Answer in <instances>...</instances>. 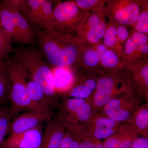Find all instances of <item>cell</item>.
Wrapping results in <instances>:
<instances>
[{"instance_id":"obj_5","label":"cell","mask_w":148,"mask_h":148,"mask_svg":"<svg viewBox=\"0 0 148 148\" xmlns=\"http://www.w3.org/2000/svg\"><path fill=\"white\" fill-rule=\"evenodd\" d=\"M6 62L11 81L9 99L11 106L9 108L10 112L13 116L26 110L36 112L28 95L27 71L13 55Z\"/></svg>"},{"instance_id":"obj_4","label":"cell","mask_w":148,"mask_h":148,"mask_svg":"<svg viewBox=\"0 0 148 148\" xmlns=\"http://www.w3.org/2000/svg\"><path fill=\"white\" fill-rule=\"evenodd\" d=\"M56 119L80 139L85 136L86 122L97 112L88 99L69 98L60 103Z\"/></svg>"},{"instance_id":"obj_3","label":"cell","mask_w":148,"mask_h":148,"mask_svg":"<svg viewBox=\"0 0 148 148\" xmlns=\"http://www.w3.org/2000/svg\"><path fill=\"white\" fill-rule=\"evenodd\" d=\"M138 94L126 67L104 73L96 83L95 91L89 100L98 112L111 99L125 94Z\"/></svg>"},{"instance_id":"obj_11","label":"cell","mask_w":148,"mask_h":148,"mask_svg":"<svg viewBox=\"0 0 148 148\" xmlns=\"http://www.w3.org/2000/svg\"><path fill=\"white\" fill-rule=\"evenodd\" d=\"M7 1L12 11L15 25L16 35L13 43L32 45L36 41L34 29L18 11L15 0Z\"/></svg>"},{"instance_id":"obj_40","label":"cell","mask_w":148,"mask_h":148,"mask_svg":"<svg viewBox=\"0 0 148 148\" xmlns=\"http://www.w3.org/2000/svg\"><path fill=\"white\" fill-rule=\"evenodd\" d=\"M4 102H3V101H0V106H1V105H2V104Z\"/></svg>"},{"instance_id":"obj_21","label":"cell","mask_w":148,"mask_h":148,"mask_svg":"<svg viewBox=\"0 0 148 148\" xmlns=\"http://www.w3.org/2000/svg\"><path fill=\"white\" fill-rule=\"evenodd\" d=\"M56 1L46 0L31 25L34 29L45 30L50 20Z\"/></svg>"},{"instance_id":"obj_7","label":"cell","mask_w":148,"mask_h":148,"mask_svg":"<svg viewBox=\"0 0 148 148\" xmlns=\"http://www.w3.org/2000/svg\"><path fill=\"white\" fill-rule=\"evenodd\" d=\"M141 1L114 0L106 1L104 13L110 22L123 26L135 24L140 12Z\"/></svg>"},{"instance_id":"obj_8","label":"cell","mask_w":148,"mask_h":148,"mask_svg":"<svg viewBox=\"0 0 148 148\" xmlns=\"http://www.w3.org/2000/svg\"><path fill=\"white\" fill-rule=\"evenodd\" d=\"M142 98L138 94L121 95L111 99L99 112L116 122L126 123L141 105Z\"/></svg>"},{"instance_id":"obj_2","label":"cell","mask_w":148,"mask_h":148,"mask_svg":"<svg viewBox=\"0 0 148 148\" xmlns=\"http://www.w3.org/2000/svg\"><path fill=\"white\" fill-rule=\"evenodd\" d=\"M14 56L27 71L28 77L42 90L50 108L59 107L53 72L42 53L31 46L14 49Z\"/></svg>"},{"instance_id":"obj_13","label":"cell","mask_w":148,"mask_h":148,"mask_svg":"<svg viewBox=\"0 0 148 148\" xmlns=\"http://www.w3.org/2000/svg\"><path fill=\"white\" fill-rule=\"evenodd\" d=\"M131 74L137 93L140 97L148 100V60L140 62L123 64Z\"/></svg>"},{"instance_id":"obj_29","label":"cell","mask_w":148,"mask_h":148,"mask_svg":"<svg viewBox=\"0 0 148 148\" xmlns=\"http://www.w3.org/2000/svg\"><path fill=\"white\" fill-rule=\"evenodd\" d=\"M10 90L11 81L8 69L7 71L0 73V101L4 102L10 98Z\"/></svg>"},{"instance_id":"obj_35","label":"cell","mask_w":148,"mask_h":148,"mask_svg":"<svg viewBox=\"0 0 148 148\" xmlns=\"http://www.w3.org/2000/svg\"><path fill=\"white\" fill-rule=\"evenodd\" d=\"M108 49V48L106 45H104V44H98L97 45L96 48H95V49L98 51L100 55L104 53Z\"/></svg>"},{"instance_id":"obj_6","label":"cell","mask_w":148,"mask_h":148,"mask_svg":"<svg viewBox=\"0 0 148 148\" xmlns=\"http://www.w3.org/2000/svg\"><path fill=\"white\" fill-rule=\"evenodd\" d=\"M88 13L79 8L74 1H57L45 30L64 34L76 35Z\"/></svg>"},{"instance_id":"obj_37","label":"cell","mask_w":148,"mask_h":148,"mask_svg":"<svg viewBox=\"0 0 148 148\" xmlns=\"http://www.w3.org/2000/svg\"><path fill=\"white\" fill-rule=\"evenodd\" d=\"M80 142L79 138L76 137L71 144L70 148H80Z\"/></svg>"},{"instance_id":"obj_12","label":"cell","mask_w":148,"mask_h":148,"mask_svg":"<svg viewBox=\"0 0 148 148\" xmlns=\"http://www.w3.org/2000/svg\"><path fill=\"white\" fill-rule=\"evenodd\" d=\"M52 120L50 117L38 112L29 111L19 115L10 123L8 132L10 134L23 133L35 128L44 122Z\"/></svg>"},{"instance_id":"obj_26","label":"cell","mask_w":148,"mask_h":148,"mask_svg":"<svg viewBox=\"0 0 148 148\" xmlns=\"http://www.w3.org/2000/svg\"><path fill=\"white\" fill-rule=\"evenodd\" d=\"M148 2L141 1L140 15L134 24L135 31L148 34Z\"/></svg>"},{"instance_id":"obj_30","label":"cell","mask_w":148,"mask_h":148,"mask_svg":"<svg viewBox=\"0 0 148 148\" xmlns=\"http://www.w3.org/2000/svg\"><path fill=\"white\" fill-rule=\"evenodd\" d=\"M12 116L9 110L7 112L0 117V148L2 146L5 136L8 132L11 119Z\"/></svg>"},{"instance_id":"obj_1","label":"cell","mask_w":148,"mask_h":148,"mask_svg":"<svg viewBox=\"0 0 148 148\" xmlns=\"http://www.w3.org/2000/svg\"><path fill=\"white\" fill-rule=\"evenodd\" d=\"M34 29L40 52L49 64L57 68H67L79 61L86 42L77 35Z\"/></svg>"},{"instance_id":"obj_28","label":"cell","mask_w":148,"mask_h":148,"mask_svg":"<svg viewBox=\"0 0 148 148\" xmlns=\"http://www.w3.org/2000/svg\"><path fill=\"white\" fill-rule=\"evenodd\" d=\"M103 44L107 47L114 48L119 45L117 37V26L114 25V23L110 22L107 25V29L103 37Z\"/></svg>"},{"instance_id":"obj_9","label":"cell","mask_w":148,"mask_h":148,"mask_svg":"<svg viewBox=\"0 0 148 148\" xmlns=\"http://www.w3.org/2000/svg\"><path fill=\"white\" fill-rule=\"evenodd\" d=\"M105 17L104 13L89 12L78 30L77 36L86 42L98 44L107 29Z\"/></svg>"},{"instance_id":"obj_19","label":"cell","mask_w":148,"mask_h":148,"mask_svg":"<svg viewBox=\"0 0 148 148\" xmlns=\"http://www.w3.org/2000/svg\"><path fill=\"white\" fill-rule=\"evenodd\" d=\"M46 0H15L20 14L31 25Z\"/></svg>"},{"instance_id":"obj_34","label":"cell","mask_w":148,"mask_h":148,"mask_svg":"<svg viewBox=\"0 0 148 148\" xmlns=\"http://www.w3.org/2000/svg\"><path fill=\"white\" fill-rule=\"evenodd\" d=\"M76 137L71 133L66 131L61 141L59 148H70L71 144Z\"/></svg>"},{"instance_id":"obj_31","label":"cell","mask_w":148,"mask_h":148,"mask_svg":"<svg viewBox=\"0 0 148 148\" xmlns=\"http://www.w3.org/2000/svg\"><path fill=\"white\" fill-rule=\"evenodd\" d=\"M80 140V148H103V142L101 140L91 138Z\"/></svg>"},{"instance_id":"obj_15","label":"cell","mask_w":148,"mask_h":148,"mask_svg":"<svg viewBox=\"0 0 148 148\" xmlns=\"http://www.w3.org/2000/svg\"><path fill=\"white\" fill-rule=\"evenodd\" d=\"M66 130L56 120L47 122L40 148H59Z\"/></svg>"},{"instance_id":"obj_33","label":"cell","mask_w":148,"mask_h":148,"mask_svg":"<svg viewBox=\"0 0 148 148\" xmlns=\"http://www.w3.org/2000/svg\"><path fill=\"white\" fill-rule=\"evenodd\" d=\"M117 37L119 45L125 42L129 37V33L126 27L120 25L117 27Z\"/></svg>"},{"instance_id":"obj_20","label":"cell","mask_w":148,"mask_h":148,"mask_svg":"<svg viewBox=\"0 0 148 148\" xmlns=\"http://www.w3.org/2000/svg\"><path fill=\"white\" fill-rule=\"evenodd\" d=\"M0 21L13 43L16 35L15 25L12 11L7 0L0 1Z\"/></svg>"},{"instance_id":"obj_16","label":"cell","mask_w":148,"mask_h":148,"mask_svg":"<svg viewBox=\"0 0 148 148\" xmlns=\"http://www.w3.org/2000/svg\"><path fill=\"white\" fill-rule=\"evenodd\" d=\"M27 88L29 98L36 111L51 118L53 117V113L48 104L46 97L40 88L31 80L27 82Z\"/></svg>"},{"instance_id":"obj_27","label":"cell","mask_w":148,"mask_h":148,"mask_svg":"<svg viewBox=\"0 0 148 148\" xmlns=\"http://www.w3.org/2000/svg\"><path fill=\"white\" fill-rule=\"evenodd\" d=\"M81 57L85 65L88 68H95L100 62V55L95 48L85 49L81 56Z\"/></svg>"},{"instance_id":"obj_10","label":"cell","mask_w":148,"mask_h":148,"mask_svg":"<svg viewBox=\"0 0 148 148\" xmlns=\"http://www.w3.org/2000/svg\"><path fill=\"white\" fill-rule=\"evenodd\" d=\"M42 124L19 134H11L2 148H40L43 135Z\"/></svg>"},{"instance_id":"obj_22","label":"cell","mask_w":148,"mask_h":148,"mask_svg":"<svg viewBox=\"0 0 148 148\" xmlns=\"http://www.w3.org/2000/svg\"><path fill=\"white\" fill-rule=\"evenodd\" d=\"M53 73L56 91H68L71 87L75 79L71 72L67 68H57Z\"/></svg>"},{"instance_id":"obj_36","label":"cell","mask_w":148,"mask_h":148,"mask_svg":"<svg viewBox=\"0 0 148 148\" xmlns=\"http://www.w3.org/2000/svg\"><path fill=\"white\" fill-rule=\"evenodd\" d=\"M8 69V67L6 61L4 62L0 60V73L7 71Z\"/></svg>"},{"instance_id":"obj_18","label":"cell","mask_w":148,"mask_h":148,"mask_svg":"<svg viewBox=\"0 0 148 148\" xmlns=\"http://www.w3.org/2000/svg\"><path fill=\"white\" fill-rule=\"evenodd\" d=\"M126 123L138 134L148 138V103L140 105Z\"/></svg>"},{"instance_id":"obj_32","label":"cell","mask_w":148,"mask_h":148,"mask_svg":"<svg viewBox=\"0 0 148 148\" xmlns=\"http://www.w3.org/2000/svg\"><path fill=\"white\" fill-rule=\"evenodd\" d=\"M130 38L137 46L141 47L148 45V35L141 32H133Z\"/></svg>"},{"instance_id":"obj_24","label":"cell","mask_w":148,"mask_h":148,"mask_svg":"<svg viewBox=\"0 0 148 148\" xmlns=\"http://www.w3.org/2000/svg\"><path fill=\"white\" fill-rule=\"evenodd\" d=\"M12 41L0 21V60L6 62L14 52Z\"/></svg>"},{"instance_id":"obj_23","label":"cell","mask_w":148,"mask_h":148,"mask_svg":"<svg viewBox=\"0 0 148 148\" xmlns=\"http://www.w3.org/2000/svg\"><path fill=\"white\" fill-rule=\"evenodd\" d=\"M120 56L114 50L108 49L100 55V62L104 69L110 71L124 67L120 61Z\"/></svg>"},{"instance_id":"obj_25","label":"cell","mask_w":148,"mask_h":148,"mask_svg":"<svg viewBox=\"0 0 148 148\" xmlns=\"http://www.w3.org/2000/svg\"><path fill=\"white\" fill-rule=\"evenodd\" d=\"M74 2L82 10L92 13H104L106 1L98 0H76Z\"/></svg>"},{"instance_id":"obj_39","label":"cell","mask_w":148,"mask_h":148,"mask_svg":"<svg viewBox=\"0 0 148 148\" xmlns=\"http://www.w3.org/2000/svg\"><path fill=\"white\" fill-rule=\"evenodd\" d=\"M129 148H135L134 146H132V145H131L130 146V147H129Z\"/></svg>"},{"instance_id":"obj_17","label":"cell","mask_w":148,"mask_h":148,"mask_svg":"<svg viewBox=\"0 0 148 148\" xmlns=\"http://www.w3.org/2000/svg\"><path fill=\"white\" fill-rule=\"evenodd\" d=\"M97 80L89 78L80 82L75 79L73 84L66 93V98H77L87 100L95 91Z\"/></svg>"},{"instance_id":"obj_38","label":"cell","mask_w":148,"mask_h":148,"mask_svg":"<svg viewBox=\"0 0 148 148\" xmlns=\"http://www.w3.org/2000/svg\"><path fill=\"white\" fill-rule=\"evenodd\" d=\"M9 109H1L0 110V117L3 116V115L4 114L6 113L7 112L9 111Z\"/></svg>"},{"instance_id":"obj_14","label":"cell","mask_w":148,"mask_h":148,"mask_svg":"<svg viewBox=\"0 0 148 148\" xmlns=\"http://www.w3.org/2000/svg\"><path fill=\"white\" fill-rule=\"evenodd\" d=\"M138 135L129 124L120 123L116 132L103 142V148H129Z\"/></svg>"}]
</instances>
